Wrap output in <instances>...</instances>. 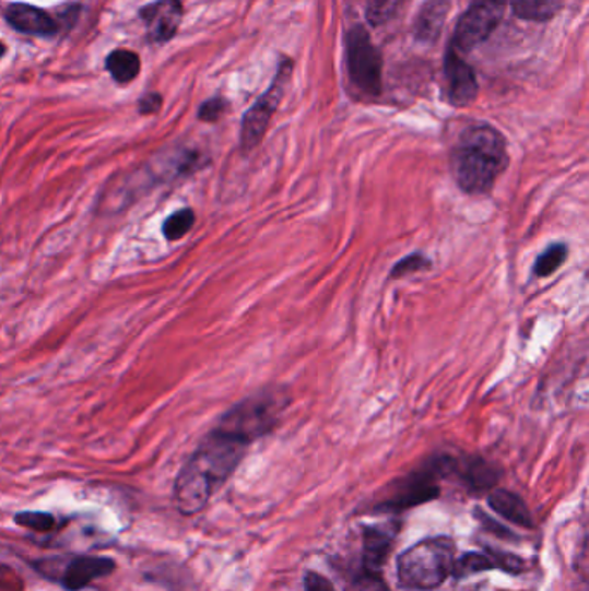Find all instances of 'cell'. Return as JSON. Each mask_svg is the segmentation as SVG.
I'll use <instances>...</instances> for the list:
<instances>
[{
  "instance_id": "obj_18",
  "label": "cell",
  "mask_w": 589,
  "mask_h": 591,
  "mask_svg": "<svg viewBox=\"0 0 589 591\" xmlns=\"http://www.w3.org/2000/svg\"><path fill=\"white\" fill-rule=\"evenodd\" d=\"M106 68L118 83H130L141 73V59L132 50L118 49L107 56Z\"/></svg>"
},
{
  "instance_id": "obj_12",
  "label": "cell",
  "mask_w": 589,
  "mask_h": 591,
  "mask_svg": "<svg viewBox=\"0 0 589 591\" xmlns=\"http://www.w3.org/2000/svg\"><path fill=\"white\" fill-rule=\"evenodd\" d=\"M181 16H184V8L180 0H157L141 9V17L148 28L149 38L157 44L175 37Z\"/></svg>"
},
{
  "instance_id": "obj_9",
  "label": "cell",
  "mask_w": 589,
  "mask_h": 591,
  "mask_svg": "<svg viewBox=\"0 0 589 591\" xmlns=\"http://www.w3.org/2000/svg\"><path fill=\"white\" fill-rule=\"evenodd\" d=\"M505 13V0H472L455 29V47L472 50L486 42Z\"/></svg>"
},
{
  "instance_id": "obj_11",
  "label": "cell",
  "mask_w": 589,
  "mask_h": 591,
  "mask_svg": "<svg viewBox=\"0 0 589 591\" xmlns=\"http://www.w3.org/2000/svg\"><path fill=\"white\" fill-rule=\"evenodd\" d=\"M528 563L522 557L486 548V554L469 552L460 558H455L451 576L460 581V579L481 575V572L495 571V569L508 572V575H520V572L528 571Z\"/></svg>"
},
{
  "instance_id": "obj_8",
  "label": "cell",
  "mask_w": 589,
  "mask_h": 591,
  "mask_svg": "<svg viewBox=\"0 0 589 591\" xmlns=\"http://www.w3.org/2000/svg\"><path fill=\"white\" fill-rule=\"evenodd\" d=\"M37 571L50 581H59L67 591H80L97 579L115 572L116 563L99 555H76L68 558H46L37 563Z\"/></svg>"
},
{
  "instance_id": "obj_17",
  "label": "cell",
  "mask_w": 589,
  "mask_h": 591,
  "mask_svg": "<svg viewBox=\"0 0 589 591\" xmlns=\"http://www.w3.org/2000/svg\"><path fill=\"white\" fill-rule=\"evenodd\" d=\"M448 11L449 0H427L422 5L421 13L416 14L415 25H413L416 40L425 42V44L436 42L441 35Z\"/></svg>"
},
{
  "instance_id": "obj_4",
  "label": "cell",
  "mask_w": 589,
  "mask_h": 591,
  "mask_svg": "<svg viewBox=\"0 0 589 591\" xmlns=\"http://www.w3.org/2000/svg\"><path fill=\"white\" fill-rule=\"evenodd\" d=\"M453 463L455 457L437 456L407 476L392 481L384 489V496L372 505L370 513H400L436 500L441 495L439 481L453 474Z\"/></svg>"
},
{
  "instance_id": "obj_31",
  "label": "cell",
  "mask_w": 589,
  "mask_h": 591,
  "mask_svg": "<svg viewBox=\"0 0 589 591\" xmlns=\"http://www.w3.org/2000/svg\"><path fill=\"white\" fill-rule=\"evenodd\" d=\"M507 591H510V590H507Z\"/></svg>"
},
{
  "instance_id": "obj_7",
  "label": "cell",
  "mask_w": 589,
  "mask_h": 591,
  "mask_svg": "<svg viewBox=\"0 0 589 591\" xmlns=\"http://www.w3.org/2000/svg\"><path fill=\"white\" fill-rule=\"evenodd\" d=\"M291 73H293V62L284 59L279 70H276L272 85L261 94L260 99L256 101L249 111L244 115L243 127H240V147H243L244 153H251L263 141L270 121H272L273 115H275L282 99H284Z\"/></svg>"
},
{
  "instance_id": "obj_20",
  "label": "cell",
  "mask_w": 589,
  "mask_h": 591,
  "mask_svg": "<svg viewBox=\"0 0 589 591\" xmlns=\"http://www.w3.org/2000/svg\"><path fill=\"white\" fill-rule=\"evenodd\" d=\"M567 258H569L567 245L565 243H552L549 248L541 252L540 257L535 258L532 272L538 279L550 277L564 265Z\"/></svg>"
},
{
  "instance_id": "obj_30",
  "label": "cell",
  "mask_w": 589,
  "mask_h": 591,
  "mask_svg": "<svg viewBox=\"0 0 589 591\" xmlns=\"http://www.w3.org/2000/svg\"><path fill=\"white\" fill-rule=\"evenodd\" d=\"M4 52H5L4 44H0V58H2V56H4Z\"/></svg>"
},
{
  "instance_id": "obj_6",
  "label": "cell",
  "mask_w": 589,
  "mask_h": 591,
  "mask_svg": "<svg viewBox=\"0 0 589 591\" xmlns=\"http://www.w3.org/2000/svg\"><path fill=\"white\" fill-rule=\"evenodd\" d=\"M347 76L360 96L377 97L382 91V58L362 26L350 29L346 37Z\"/></svg>"
},
{
  "instance_id": "obj_3",
  "label": "cell",
  "mask_w": 589,
  "mask_h": 591,
  "mask_svg": "<svg viewBox=\"0 0 589 591\" xmlns=\"http://www.w3.org/2000/svg\"><path fill=\"white\" fill-rule=\"evenodd\" d=\"M455 554L457 545L453 537H425L398 557V581L407 590H436L451 576Z\"/></svg>"
},
{
  "instance_id": "obj_1",
  "label": "cell",
  "mask_w": 589,
  "mask_h": 591,
  "mask_svg": "<svg viewBox=\"0 0 589 591\" xmlns=\"http://www.w3.org/2000/svg\"><path fill=\"white\" fill-rule=\"evenodd\" d=\"M251 447L239 436L214 427L202 439L198 450L184 465L175 481L174 500L178 512L196 516L207 507L211 496L227 483L228 477L239 468Z\"/></svg>"
},
{
  "instance_id": "obj_22",
  "label": "cell",
  "mask_w": 589,
  "mask_h": 591,
  "mask_svg": "<svg viewBox=\"0 0 589 591\" xmlns=\"http://www.w3.org/2000/svg\"><path fill=\"white\" fill-rule=\"evenodd\" d=\"M431 267H433V261L428 260L424 252H412V255H407L398 263H394L391 273H389V279L409 277V275L424 272V270H428Z\"/></svg>"
},
{
  "instance_id": "obj_23",
  "label": "cell",
  "mask_w": 589,
  "mask_h": 591,
  "mask_svg": "<svg viewBox=\"0 0 589 591\" xmlns=\"http://www.w3.org/2000/svg\"><path fill=\"white\" fill-rule=\"evenodd\" d=\"M14 522L21 528L37 531V533H47V531L56 530V525H58V521H56L52 513L34 512V510L16 513Z\"/></svg>"
},
{
  "instance_id": "obj_10",
  "label": "cell",
  "mask_w": 589,
  "mask_h": 591,
  "mask_svg": "<svg viewBox=\"0 0 589 591\" xmlns=\"http://www.w3.org/2000/svg\"><path fill=\"white\" fill-rule=\"evenodd\" d=\"M400 533V522L391 519L388 522L363 525L362 528V569L368 572H380L388 563L394 548L396 536Z\"/></svg>"
},
{
  "instance_id": "obj_15",
  "label": "cell",
  "mask_w": 589,
  "mask_h": 591,
  "mask_svg": "<svg viewBox=\"0 0 589 591\" xmlns=\"http://www.w3.org/2000/svg\"><path fill=\"white\" fill-rule=\"evenodd\" d=\"M453 476L462 481L470 493H484L498 483L502 472L481 457H466L455 459Z\"/></svg>"
},
{
  "instance_id": "obj_29",
  "label": "cell",
  "mask_w": 589,
  "mask_h": 591,
  "mask_svg": "<svg viewBox=\"0 0 589 591\" xmlns=\"http://www.w3.org/2000/svg\"><path fill=\"white\" fill-rule=\"evenodd\" d=\"M160 108V94H148V96L142 97L141 103H139V111H141L142 115H151V113H156Z\"/></svg>"
},
{
  "instance_id": "obj_21",
  "label": "cell",
  "mask_w": 589,
  "mask_h": 591,
  "mask_svg": "<svg viewBox=\"0 0 589 591\" xmlns=\"http://www.w3.org/2000/svg\"><path fill=\"white\" fill-rule=\"evenodd\" d=\"M196 224V213L186 208V210L175 211L174 215L166 218L163 224V236L166 240H180L181 237H186Z\"/></svg>"
},
{
  "instance_id": "obj_19",
  "label": "cell",
  "mask_w": 589,
  "mask_h": 591,
  "mask_svg": "<svg viewBox=\"0 0 589 591\" xmlns=\"http://www.w3.org/2000/svg\"><path fill=\"white\" fill-rule=\"evenodd\" d=\"M562 0H510L516 16L526 21H549L561 9Z\"/></svg>"
},
{
  "instance_id": "obj_25",
  "label": "cell",
  "mask_w": 589,
  "mask_h": 591,
  "mask_svg": "<svg viewBox=\"0 0 589 591\" xmlns=\"http://www.w3.org/2000/svg\"><path fill=\"white\" fill-rule=\"evenodd\" d=\"M401 0H367L368 20L374 25L386 23L400 8Z\"/></svg>"
},
{
  "instance_id": "obj_26",
  "label": "cell",
  "mask_w": 589,
  "mask_h": 591,
  "mask_svg": "<svg viewBox=\"0 0 589 591\" xmlns=\"http://www.w3.org/2000/svg\"><path fill=\"white\" fill-rule=\"evenodd\" d=\"M227 109V103L222 99V97H213V99L207 101L199 108V120L208 121V123H213V121L220 120L223 113Z\"/></svg>"
},
{
  "instance_id": "obj_27",
  "label": "cell",
  "mask_w": 589,
  "mask_h": 591,
  "mask_svg": "<svg viewBox=\"0 0 589 591\" xmlns=\"http://www.w3.org/2000/svg\"><path fill=\"white\" fill-rule=\"evenodd\" d=\"M474 516L475 519H478L479 524H482V528L490 531V533L499 534V536L508 537V540H516V533H511V531L507 530V528H503V525H499V522L493 521V519H491V517L487 516L484 510L475 509Z\"/></svg>"
},
{
  "instance_id": "obj_2",
  "label": "cell",
  "mask_w": 589,
  "mask_h": 591,
  "mask_svg": "<svg viewBox=\"0 0 589 591\" xmlns=\"http://www.w3.org/2000/svg\"><path fill=\"white\" fill-rule=\"evenodd\" d=\"M508 163L507 139L487 123L467 127L451 151L455 182L469 196L490 194Z\"/></svg>"
},
{
  "instance_id": "obj_16",
  "label": "cell",
  "mask_w": 589,
  "mask_h": 591,
  "mask_svg": "<svg viewBox=\"0 0 589 591\" xmlns=\"http://www.w3.org/2000/svg\"><path fill=\"white\" fill-rule=\"evenodd\" d=\"M487 504L503 519H507L511 524L520 525L526 530L534 528V517L529 510L528 504L520 498L517 493L508 489H493L487 496Z\"/></svg>"
},
{
  "instance_id": "obj_24",
  "label": "cell",
  "mask_w": 589,
  "mask_h": 591,
  "mask_svg": "<svg viewBox=\"0 0 589 591\" xmlns=\"http://www.w3.org/2000/svg\"><path fill=\"white\" fill-rule=\"evenodd\" d=\"M346 591H391V588L384 581L380 572H368L360 569V571L347 581Z\"/></svg>"
},
{
  "instance_id": "obj_28",
  "label": "cell",
  "mask_w": 589,
  "mask_h": 591,
  "mask_svg": "<svg viewBox=\"0 0 589 591\" xmlns=\"http://www.w3.org/2000/svg\"><path fill=\"white\" fill-rule=\"evenodd\" d=\"M303 591H335V588L326 576L317 571H308L303 581Z\"/></svg>"
},
{
  "instance_id": "obj_14",
  "label": "cell",
  "mask_w": 589,
  "mask_h": 591,
  "mask_svg": "<svg viewBox=\"0 0 589 591\" xmlns=\"http://www.w3.org/2000/svg\"><path fill=\"white\" fill-rule=\"evenodd\" d=\"M5 20L14 29L26 35L47 37L59 29L58 21L49 13L28 4H11L5 11Z\"/></svg>"
},
{
  "instance_id": "obj_5",
  "label": "cell",
  "mask_w": 589,
  "mask_h": 591,
  "mask_svg": "<svg viewBox=\"0 0 589 591\" xmlns=\"http://www.w3.org/2000/svg\"><path fill=\"white\" fill-rule=\"evenodd\" d=\"M288 403L291 394L287 389L270 386L232 406L227 414L220 418L216 427L252 445L256 439L263 438L275 429Z\"/></svg>"
},
{
  "instance_id": "obj_13",
  "label": "cell",
  "mask_w": 589,
  "mask_h": 591,
  "mask_svg": "<svg viewBox=\"0 0 589 591\" xmlns=\"http://www.w3.org/2000/svg\"><path fill=\"white\" fill-rule=\"evenodd\" d=\"M445 73L449 103L453 104L455 108H466L474 103L479 94L478 79L472 68L455 52V49H449L446 55Z\"/></svg>"
}]
</instances>
